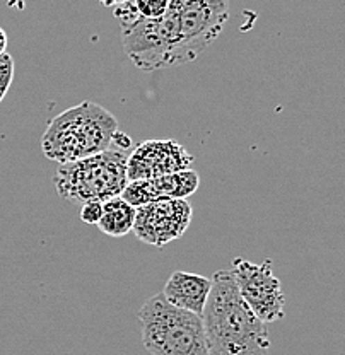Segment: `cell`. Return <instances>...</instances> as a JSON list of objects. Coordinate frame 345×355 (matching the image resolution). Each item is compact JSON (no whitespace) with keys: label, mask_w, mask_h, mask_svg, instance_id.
Segmentation results:
<instances>
[{"label":"cell","mask_w":345,"mask_h":355,"mask_svg":"<svg viewBox=\"0 0 345 355\" xmlns=\"http://www.w3.org/2000/svg\"><path fill=\"white\" fill-rule=\"evenodd\" d=\"M209 355H267L269 328L237 291L231 270L212 275V291L202 314Z\"/></svg>","instance_id":"cell-1"},{"label":"cell","mask_w":345,"mask_h":355,"mask_svg":"<svg viewBox=\"0 0 345 355\" xmlns=\"http://www.w3.org/2000/svg\"><path fill=\"white\" fill-rule=\"evenodd\" d=\"M118 132V120L92 101L65 110L50 120L43 133V154L58 164L83 161L108 150Z\"/></svg>","instance_id":"cell-2"},{"label":"cell","mask_w":345,"mask_h":355,"mask_svg":"<svg viewBox=\"0 0 345 355\" xmlns=\"http://www.w3.org/2000/svg\"><path fill=\"white\" fill-rule=\"evenodd\" d=\"M144 347L152 355H209L202 316L155 294L139 311Z\"/></svg>","instance_id":"cell-3"},{"label":"cell","mask_w":345,"mask_h":355,"mask_svg":"<svg viewBox=\"0 0 345 355\" xmlns=\"http://www.w3.org/2000/svg\"><path fill=\"white\" fill-rule=\"evenodd\" d=\"M130 150L111 146L105 153L62 164L55 173V188L58 197L72 202H108L121 197L127 188V164Z\"/></svg>","instance_id":"cell-4"},{"label":"cell","mask_w":345,"mask_h":355,"mask_svg":"<svg viewBox=\"0 0 345 355\" xmlns=\"http://www.w3.org/2000/svg\"><path fill=\"white\" fill-rule=\"evenodd\" d=\"M178 21V43L171 65L194 62L221 35L229 19V3L224 0H171Z\"/></svg>","instance_id":"cell-5"},{"label":"cell","mask_w":345,"mask_h":355,"mask_svg":"<svg viewBox=\"0 0 345 355\" xmlns=\"http://www.w3.org/2000/svg\"><path fill=\"white\" fill-rule=\"evenodd\" d=\"M124 48L128 58L144 72L171 65L178 43V21L171 2L161 19H142L121 28Z\"/></svg>","instance_id":"cell-6"},{"label":"cell","mask_w":345,"mask_h":355,"mask_svg":"<svg viewBox=\"0 0 345 355\" xmlns=\"http://www.w3.org/2000/svg\"><path fill=\"white\" fill-rule=\"evenodd\" d=\"M231 272L241 297L263 323H274L285 316V295L280 280L274 275L272 260L267 258L257 265L244 258H235Z\"/></svg>","instance_id":"cell-7"},{"label":"cell","mask_w":345,"mask_h":355,"mask_svg":"<svg viewBox=\"0 0 345 355\" xmlns=\"http://www.w3.org/2000/svg\"><path fill=\"white\" fill-rule=\"evenodd\" d=\"M194 210L188 200H159L137 209L133 234L142 243L165 248L190 227Z\"/></svg>","instance_id":"cell-8"},{"label":"cell","mask_w":345,"mask_h":355,"mask_svg":"<svg viewBox=\"0 0 345 355\" xmlns=\"http://www.w3.org/2000/svg\"><path fill=\"white\" fill-rule=\"evenodd\" d=\"M194 155L176 140H146L132 150L127 164L128 181L155 180L190 169Z\"/></svg>","instance_id":"cell-9"},{"label":"cell","mask_w":345,"mask_h":355,"mask_svg":"<svg viewBox=\"0 0 345 355\" xmlns=\"http://www.w3.org/2000/svg\"><path fill=\"white\" fill-rule=\"evenodd\" d=\"M200 184L199 173L194 169L155 178V180L130 181L121 193V198L132 207L147 205L159 200H187L195 193Z\"/></svg>","instance_id":"cell-10"},{"label":"cell","mask_w":345,"mask_h":355,"mask_svg":"<svg viewBox=\"0 0 345 355\" xmlns=\"http://www.w3.org/2000/svg\"><path fill=\"white\" fill-rule=\"evenodd\" d=\"M210 291H212V279H207L199 273L174 272L166 282L162 295L169 304L202 316Z\"/></svg>","instance_id":"cell-11"},{"label":"cell","mask_w":345,"mask_h":355,"mask_svg":"<svg viewBox=\"0 0 345 355\" xmlns=\"http://www.w3.org/2000/svg\"><path fill=\"white\" fill-rule=\"evenodd\" d=\"M137 209L121 197L111 198L103 205V217L99 220V231L111 238H121L133 231Z\"/></svg>","instance_id":"cell-12"},{"label":"cell","mask_w":345,"mask_h":355,"mask_svg":"<svg viewBox=\"0 0 345 355\" xmlns=\"http://www.w3.org/2000/svg\"><path fill=\"white\" fill-rule=\"evenodd\" d=\"M135 9L142 19H161L168 10V0H133Z\"/></svg>","instance_id":"cell-13"},{"label":"cell","mask_w":345,"mask_h":355,"mask_svg":"<svg viewBox=\"0 0 345 355\" xmlns=\"http://www.w3.org/2000/svg\"><path fill=\"white\" fill-rule=\"evenodd\" d=\"M14 80V58L12 55L3 53L0 57V103L3 101Z\"/></svg>","instance_id":"cell-14"},{"label":"cell","mask_w":345,"mask_h":355,"mask_svg":"<svg viewBox=\"0 0 345 355\" xmlns=\"http://www.w3.org/2000/svg\"><path fill=\"white\" fill-rule=\"evenodd\" d=\"M103 205L105 203L98 202V200H92V202H86L81 209V220L86 222V224H99L103 217Z\"/></svg>","instance_id":"cell-15"},{"label":"cell","mask_w":345,"mask_h":355,"mask_svg":"<svg viewBox=\"0 0 345 355\" xmlns=\"http://www.w3.org/2000/svg\"><path fill=\"white\" fill-rule=\"evenodd\" d=\"M6 50H7V35H6V31L0 28V57H2L3 53H7Z\"/></svg>","instance_id":"cell-16"}]
</instances>
